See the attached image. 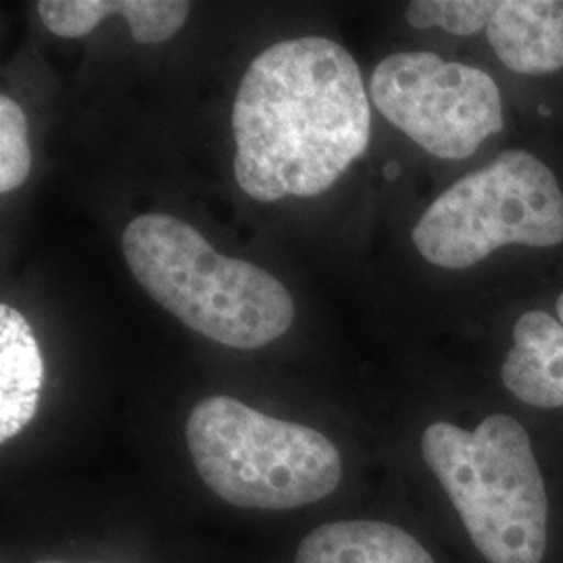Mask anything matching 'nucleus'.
Listing matches in <instances>:
<instances>
[{
    "instance_id": "f257e3e1",
    "label": "nucleus",
    "mask_w": 563,
    "mask_h": 563,
    "mask_svg": "<svg viewBox=\"0 0 563 563\" xmlns=\"http://www.w3.org/2000/svg\"><path fill=\"white\" fill-rule=\"evenodd\" d=\"M232 130L234 174L251 199L322 195L372 139L357 60L318 36L272 44L242 76Z\"/></svg>"
},
{
    "instance_id": "f03ea898",
    "label": "nucleus",
    "mask_w": 563,
    "mask_h": 563,
    "mask_svg": "<svg viewBox=\"0 0 563 563\" xmlns=\"http://www.w3.org/2000/svg\"><path fill=\"white\" fill-rule=\"evenodd\" d=\"M518 407L437 420L420 457L472 563H563V483Z\"/></svg>"
},
{
    "instance_id": "7ed1b4c3",
    "label": "nucleus",
    "mask_w": 563,
    "mask_h": 563,
    "mask_svg": "<svg viewBox=\"0 0 563 563\" xmlns=\"http://www.w3.org/2000/svg\"><path fill=\"white\" fill-rule=\"evenodd\" d=\"M121 246L142 288L209 341L249 351L278 341L292 325L295 301L276 276L223 257L174 216H139L125 225Z\"/></svg>"
},
{
    "instance_id": "20e7f679",
    "label": "nucleus",
    "mask_w": 563,
    "mask_h": 563,
    "mask_svg": "<svg viewBox=\"0 0 563 563\" xmlns=\"http://www.w3.org/2000/svg\"><path fill=\"white\" fill-rule=\"evenodd\" d=\"M192 463L225 504L282 511L316 504L342 481L341 451L322 432L216 395L186 423Z\"/></svg>"
},
{
    "instance_id": "39448f33",
    "label": "nucleus",
    "mask_w": 563,
    "mask_h": 563,
    "mask_svg": "<svg viewBox=\"0 0 563 563\" xmlns=\"http://www.w3.org/2000/svg\"><path fill=\"white\" fill-rule=\"evenodd\" d=\"M423 260L465 269L504 246L563 244V190L537 155L509 148L446 188L411 232Z\"/></svg>"
},
{
    "instance_id": "423d86ee",
    "label": "nucleus",
    "mask_w": 563,
    "mask_h": 563,
    "mask_svg": "<svg viewBox=\"0 0 563 563\" xmlns=\"http://www.w3.org/2000/svg\"><path fill=\"white\" fill-rule=\"evenodd\" d=\"M369 97L384 120L426 153L460 162L504 130V99L486 71L434 53H397L380 60Z\"/></svg>"
},
{
    "instance_id": "0eeeda50",
    "label": "nucleus",
    "mask_w": 563,
    "mask_h": 563,
    "mask_svg": "<svg viewBox=\"0 0 563 563\" xmlns=\"http://www.w3.org/2000/svg\"><path fill=\"white\" fill-rule=\"evenodd\" d=\"M555 307L558 318L532 309L514 323L499 383L514 407L563 418V292Z\"/></svg>"
},
{
    "instance_id": "6e6552de",
    "label": "nucleus",
    "mask_w": 563,
    "mask_h": 563,
    "mask_svg": "<svg viewBox=\"0 0 563 563\" xmlns=\"http://www.w3.org/2000/svg\"><path fill=\"white\" fill-rule=\"evenodd\" d=\"M484 32L497 57L516 74L563 69V0H495Z\"/></svg>"
},
{
    "instance_id": "1a4fd4ad",
    "label": "nucleus",
    "mask_w": 563,
    "mask_h": 563,
    "mask_svg": "<svg viewBox=\"0 0 563 563\" xmlns=\"http://www.w3.org/2000/svg\"><path fill=\"white\" fill-rule=\"evenodd\" d=\"M295 563H441L413 530L388 520L323 523L302 539Z\"/></svg>"
},
{
    "instance_id": "9d476101",
    "label": "nucleus",
    "mask_w": 563,
    "mask_h": 563,
    "mask_svg": "<svg viewBox=\"0 0 563 563\" xmlns=\"http://www.w3.org/2000/svg\"><path fill=\"white\" fill-rule=\"evenodd\" d=\"M184 0H42L38 15L48 32L60 38H81L104 18L121 15L132 38L141 44L169 41L188 20Z\"/></svg>"
},
{
    "instance_id": "9b49d317",
    "label": "nucleus",
    "mask_w": 563,
    "mask_h": 563,
    "mask_svg": "<svg viewBox=\"0 0 563 563\" xmlns=\"http://www.w3.org/2000/svg\"><path fill=\"white\" fill-rule=\"evenodd\" d=\"M44 384V362L32 325L18 309L0 305V441L18 437L34 420Z\"/></svg>"
},
{
    "instance_id": "f8f14e48",
    "label": "nucleus",
    "mask_w": 563,
    "mask_h": 563,
    "mask_svg": "<svg viewBox=\"0 0 563 563\" xmlns=\"http://www.w3.org/2000/svg\"><path fill=\"white\" fill-rule=\"evenodd\" d=\"M495 0H416L405 9L411 27H441L453 36H474L486 30Z\"/></svg>"
},
{
    "instance_id": "ddd939ff",
    "label": "nucleus",
    "mask_w": 563,
    "mask_h": 563,
    "mask_svg": "<svg viewBox=\"0 0 563 563\" xmlns=\"http://www.w3.org/2000/svg\"><path fill=\"white\" fill-rule=\"evenodd\" d=\"M32 153L27 142V120L9 95L0 97V192L7 195L27 180Z\"/></svg>"
},
{
    "instance_id": "4468645a",
    "label": "nucleus",
    "mask_w": 563,
    "mask_h": 563,
    "mask_svg": "<svg viewBox=\"0 0 563 563\" xmlns=\"http://www.w3.org/2000/svg\"><path fill=\"white\" fill-rule=\"evenodd\" d=\"M36 563H78V562H36ZM88 563H97V562H88Z\"/></svg>"
}]
</instances>
